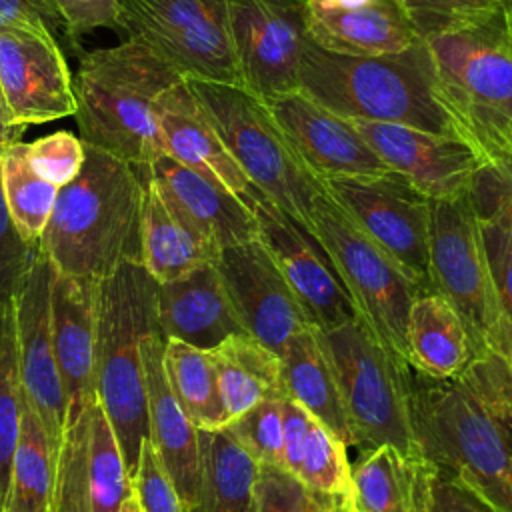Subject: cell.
<instances>
[{
    "label": "cell",
    "mask_w": 512,
    "mask_h": 512,
    "mask_svg": "<svg viewBox=\"0 0 512 512\" xmlns=\"http://www.w3.org/2000/svg\"><path fill=\"white\" fill-rule=\"evenodd\" d=\"M244 202L258 222V238L280 268L312 324L330 332L360 318L324 248L300 222L282 212L256 186Z\"/></svg>",
    "instance_id": "14"
},
{
    "label": "cell",
    "mask_w": 512,
    "mask_h": 512,
    "mask_svg": "<svg viewBox=\"0 0 512 512\" xmlns=\"http://www.w3.org/2000/svg\"><path fill=\"white\" fill-rule=\"evenodd\" d=\"M314 418L294 400L282 402V468L296 476Z\"/></svg>",
    "instance_id": "49"
},
{
    "label": "cell",
    "mask_w": 512,
    "mask_h": 512,
    "mask_svg": "<svg viewBox=\"0 0 512 512\" xmlns=\"http://www.w3.org/2000/svg\"><path fill=\"white\" fill-rule=\"evenodd\" d=\"M342 210L424 290H430V200L402 174L322 180ZM432 292V290H430Z\"/></svg>",
    "instance_id": "13"
},
{
    "label": "cell",
    "mask_w": 512,
    "mask_h": 512,
    "mask_svg": "<svg viewBox=\"0 0 512 512\" xmlns=\"http://www.w3.org/2000/svg\"><path fill=\"white\" fill-rule=\"evenodd\" d=\"M164 336L152 330L142 340L150 442L170 476L182 510L196 502L200 488L198 428L176 400L164 372Z\"/></svg>",
    "instance_id": "22"
},
{
    "label": "cell",
    "mask_w": 512,
    "mask_h": 512,
    "mask_svg": "<svg viewBox=\"0 0 512 512\" xmlns=\"http://www.w3.org/2000/svg\"><path fill=\"white\" fill-rule=\"evenodd\" d=\"M326 504L352 508L316 496L284 468L260 464L256 478V512H318Z\"/></svg>",
    "instance_id": "42"
},
{
    "label": "cell",
    "mask_w": 512,
    "mask_h": 512,
    "mask_svg": "<svg viewBox=\"0 0 512 512\" xmlns=\"http://www.w3.org/2000/svg\"><path fill=\"white\" fill-rule=\"evenodd\" d=\"M382 162L432 200L468 194L484 158L456 134H436L398 122L350 118Z\"/></svg>",
    "instance_id": "17"
},
{
    "label": "cell",
    "mask_w": 512,
    "mask_h": 512,
    "mask_svg": "<svg viewBox=\"0 0 512 512\" xmlns=\"http://www.w3.org/2000/svg\"><path fill=\"white\" fill-rule=\"evenodd\" d=\"M98 404V402H96ZM94 404V406H96ZM94 406L66 426L56 462L52 512H90L88 506V446Z\"/></svg>",
    "instance_id": "38"
},
{
    "label": "cell",
    "mask_w": 512,
    "mask_h": 512,
    "mask_svg": "<svg viewBox=\"0 0 512 512\" xmlns=\"http://www.w3.org/2000/svg\"><path fill=\"white\" fill-rule=\"evenodd\" d=\"M416 34L430 36L478 22L508 6L510 0H398Z\"/></svg>",
    "instance_id": "40"
},
{
    "label": "cell",
    "mask_w": 512,
    "mask_h": 512,
    "mask_svg": "<svg viewBox=\"0 0 512 512\" xmlns=\"http://www.w3.org/2000/svg\"><path fill=\"white\" fill-rule=\"evenodd\" d=\"M354 512H434L438 466L422 454L384 444L350 468Z\"/></svg>",
    "instance_id": "26"
},
{
    "label": "cell",
    "mask_w": 512,
    "mask_h": 512,
    "mask_svg": "<svg viewBox=\"0 0 512 512\" xmlns=\"http://www.w3.org/2000/svg\"><path fill=\"white\" fill-rule=\"evenodd\" d=\"M142 176V266L146 272L158 284H162L176 280L200 266L216 264L220 248L190 232L166 208L144 168Z\"/></svg>",
    "instance_id": "31"
},
{
    "label": "cell",
    "mask_w": 512,
    "mask_h": 512,
    "mask_svg": "<svg viewBox=\"0 0 512 512\" xmlns=\"http://www.w3.org/2000/svg\"><path fill=\"white\" fill-rule=\"evenodd\" d=\"M346 448L348 446L344 442L314 420L296 478L316 496L328 502L352 506V466L348 462Z\"/></svg>",
    "instance_id": "37"
},
{
    "label": "cell",
    "mask_w": 512,
    "mask_h": 512,
    "mask_svg": "<svg viewBox=\"0 0 512 512\" xmlns=\"http://www.w3.org/2000/svg\"><path fill=\"white\" fill-rule=\"evenodd\" d=\"M132 490L142 512H182L178 492L150 440H144L142 444L138 470L132 478Z\"/></svg>",
    "instance_id": "46"
},
{
    "label": "cell",
    "mask_w": 512,
    "mask_h": 512,
    "mask_svg": "<svg viewBox=\"0 0 512 512\" xmlns=\"http://www.w3.org/2000/svg\"><path fill=\"white\" fill-rule=\"evenodd\" d=\"M0 512H2V510H0Z\"/></svg>",
    "instance_id": "57"
},
{
    "label": "cell",
    "mask_w": 512,
    "mask_h": 512,
    "mask_svg": "<svg viewBox=\"0 0 512 512\" xmlns=\"http://www.w3.org/2000/svg\"><path fill=\"white\" fill-rule=\"evenodd\" d=\"M406 354L414 370L432 378H450L470 362L474 348L466 324L438 292L414 298L406 322Z\"/></svg>",
    "instance_id": "28"
},
{
    "label": "cell",
    "mask_w": 512,
    "mask_h": 512,
    "mask_svg": "<svg viewBox=\"0 0 512 512\" xmlns=\"http://www.w3.org/2000/svg\"><path fill=\"white\" fill-rule=\"evenodd\" d=\"M0 88L22 126L74 116L72 76L58 40L48 32L0 30Z\"/></svg>",
    "instance_id": "18"
},
{
    "label": "cell",
    "mask_w": 512,
    "mask_h": 512,
    "mask_svg": "<svg viewBox=\"0 0 512 512\" xmlns=\"http://www.w3.org/2000/svg\"><path fill=\"white\" fill-rule=\"evenodd\" d=\"M408 408L420 454L442 478L494 512H512V362L494 348L474 352L450 378L406 370Z\"/></svg>",
    "instance_id": "1"
},
{
    "label": "cell",
    "mask_w": 512,
    "mask_h": 512,
    "mask_svg": "<svg viewBox=\"0 0 512 512\" xmlns=\"http://www.w3.org/2000/svg\"><path fill=\"white\" fill-rule=\"evenodd\" d=\"M26 152L34 172L56 188L72 182L86 160L84 142L66 130H58L28 142Z\"/></svg>",
    "instance_id": "41"
},
{
    "label": "cell",
    "mask_w": 512,
    "mask_h": 512,
    "mask_svg": "<svg viewBox=\"0 0 512 512\" xmlns=\"http://www.w3.org/2000/svg\"><path fill=\"white\" fill-rule=\"evenodd\" d=\"M216 268L244 332L278 356L314 326L260 238L222 248Z\"/></svg>",
    "instance_id": "15"
},
{
    "label": "cell",
    "mask_w": 512,
    "mask_h": 512,
    "mask_svg": "<svg viewBox=\"0 0 512 512\" xmlns=\"http://www.w3.org/2000/svg\"><path fill=\"white\" fill-rule=\"evenodd\" d=\"M240 86L266 104L300 86L308 44V0H228Z\"/></svg>",
    "instance_id": "12"
},
{
    "label": "cell",
    "mask_w": 512,
    "mask_h": 512,
    "mask_svg": "<svg viewBox=\"0 0 512 512\" xmlns=\"http://www.w3.org/2000/svg\"><path fill=\"white\" fill-rule=\"evenodd\" d=\"M306 170L322 180L378 176L390 168L348 118L324 108L302 90L268 102Z\"/></svg>",
    "instance_id": "19"
},
{
    "label": "cell",
    "mask_w": 512,
    "mask_h": 512,
    "mask_svg": "<svg viewBox=\"0 0 512 512\" xmlns=\"http://www.w3.org/2000/svg\"><path fill=\"white\" fill-rule=\"evenodd\" d=\"M318 334L338 380L354 448L368 452L390 444L420 454L408 408L410 364L394 358L360 318L330 332L318 328Z\"/></svg>",
    "instance_id": "9"
},
{
    "label": "cell",
    "mask_w": 512,
    "mask_h": 512,
    "mask_svg": "<svg viewBox=\"0 0 512 512\" xmlns=\"http://www.w3.org/2000/svg\"><path fill=\"white\" fill-rule=\"evenodd\" d=\"M282 402L262 400L224 426L258 464L282 468Z\"/></svg>",
    "instance_id": "39"
},
{
    "label": "cell",
    "mask_w": 512,
    "mask_h": 512,
    "mask_svg": "<svg viewBox=\"0 0 512 512\" xmlns=\"http://www.w3.org/2000/svg\"><path fill=\"white\" fill-rule=\"evenodd\" d=\"M280 366L286 398L298 402L340 442L354 446L338 380L316 326H308L286 344Z\"/></svg>",
    "instance_id": "27"
},
{
    "label": "cell",
    "mask_w": 512,
    "mask_h": 512,
    "mask_svg": "<svg viewBox=\"0 0 512 512\" xmlns=\"http://www.w3.org/2000/svg\"><path fill=\"white\" fill-rule=\"evenodd\" d=\"M164 372L176 400L198 430L226 426L216 368L208 350L168 338L164 342Z\"/></svg>",
    "instance_id": "33"
},
{
    "label": "cell",
    "mask_w": 512,
    "mask_h": 512,
    "mask_svg": "<svg viewBox=\"0 0 512 512\" xmlns=\"http://www.w3.org/2000/svg\"><path fill=\"white\" fill-rule=\"evenodd\" d=\"M0 178L16 228L26 240L38 242L48 224L60 188L34 172L28 160L26 142L22 140L2 146Z\"/></svg>",
    "instance_id": "34"
},
{
    "label": "cell",
    "mask_w": 512,
    "mask_h": 512,
    "mask_svg": "<svg viewBox=\"0 0 512 512\" xmlns=\"http://www.w3.org/2000/svg\"><path fill=\"white\" fill-rule=\"evenodd\" d=\"M298 90L348 120L398 122L436 134H456L438 100L424 40L380 56L336 54L310 42Z\"/></svg>",
    "instance_id": "5"
},
{
    "label": "cell",
    "mask_w": 512,
    "mask_h": 512,
    "mask_svg": "<svg viewBox=\"0 0 512 512\" xmlns=\"http://www.w3.org/2000/svg\"><path fill=\"white\" fill-rule=\"evenodd\" d=\"M116 26L182 78L240 86L228 0H116Z\"/></svg>",
    "instance_id": "10"
},
{
    "label": "cell",
    "mask_w": 512,
    "mask_h": 512,
    "mask_svg": "<svg viewBox=\"0 0 512 512\" xmlns=\"http://www.w3.org/2000/svg\"><path fill=\"white\" fill-rule=\"evenodd\" d=\"M26 126L18 124L10 110H8V104L4 100V94H2V88H0V146H8L12 142H18L20 136L24 134Z\"/></svg>",
    "instance_id": "51"
},
{
    "label": "cell",
    "mask_w": 512,
    "mask_h": 512,
    "mask_svg": "<svg viewBox=\"0 0 512 512\" xmlns=\"http://www.w3.org/2000/svg\"><path fill=\"white\" fill-rule=\"evenodd\" d=\"M476 220L502 318L512 324V232L496 220Z\"/></svg>",
    "instance_id": "45"
},
{
    "label": "cell",
    "mask_w": 512,
    "mask_h": 512,
    "mask_svg": "<svg viewBox=\"0 0 512 512\" xmlns=\"http://www.w3.org/2000/svg\"><path fill=\"white\" fill-rule=\"evenodd\" d=\"M308 230L324 248L360 320L394 358L408 364V312L424 290L326 190L312 202Z\"/></svg>",
    "instance_id": "8"
},
{
    "label": "cell",
    "mask_w": 512,
    "mask_h": 512,
    "mask_svg": "<svg viewBox=\"0 0 512 512\" xmlns=\"http://www.w3.org/2000/svg\"><path fill=\"white\" fill-rule=\"evenodd\" d=\"M436 94L454 132L484 162L512 158V16L508 6L430 36Z\"/></svg>",
    "instance_id": "4"
},
{
    "label": "cell",
    "mask_w": 512,
    "mask_h": 512,
    "mask_svg": "<svg viewBox=\"0 0 512 512\" xmlns=\"http://www.w3.org/2000/svg\"><path fill=\"white\" fill-rule=\"evenodd\" d=\"M208 352L228 422L262 400L286 398L280 356L250 334H232Z\"/></svg>",
    "instance_id": "30"
},
{
    "label": "cell",
    "mask_w": 512,
    "mask_h": 512,
    "mask_svg": "<svg viewBox=\"0 0 512 512\" xmlns=\"http://www.w3.org/2000/svg\"><path fill=\"white\" fill-rule=\"evenodd\" d=\"M166 208L196 236L218 246L242 244L258 238L252 208L220 182H214L168 154L142 166Z\"/></svg>",
    "instance_id": "20"
},
{
    "label": "cell",
    "mask_w": 512,
    "mask_h": 512,
    "mask_svg": "<svg viewBox=\"0 0 512 512\" xmlns=\"http://www.w3.org/2000/svg\"><path fill=\"white\" fill-rule=\"evenodd\" d=\"M52 276L54 266L40 248L32 268L14 294V316L22 392L38 416L58 462L66 432V394L52 348Z\"/></svg>",
    "instance_id": "16"
},
{
    "label": "cell",
    "mask_w": 512,
    "mask_h": 512,
    "mask_svg": "<svg viewBox=\"0 0 512 512\" xmlns=\"http://www.w3.org/2000/svg\"><path fill=\"white\" fill-rule=\"evenodd\" d=\"M468 200L478 218L496 220L512 232V158L484 162L468 188Z\"/></svg>",
    "instance_id": "43"
},
{
    "label": "cell",
    "mask_w": 512,
    "mask_h": 512,
    "mask_svg": "<svg viewBox=\"0 0 512 512\" xmlns=\"http://www.w3.org/2000/svg\"><path fill=\"white\" fill-rule=\"evenodd\" d=\"M348 512H354V510H348Z\"/></svg>",
    "instance_id": "56"
},
{
    "label": "cell",
    "mask_w": 512,
    "mask_h": 512,
    "mask_svg": "<svg viewBox=\"0 0 512 512\" xmlns=\"http://www.w3.org/2000/svg\"><path fill=\"white\" fill-rule=\"evenodd\" d=\"M54 482L56 454L38 416L22 396L20 434L2 512H52Z\"/></svg>",
    "instance_id": "32"
},
{
    "label": "cell",
    "mask_w": 512,
    "mask_h": 512,
    "mask_svg": "<svg viewBox=\"0 0 512 512\" xmlns=\"http://www.w3.org/2000/svg\"><path fill=\"white\" fill-rule=\"evenodd\" d=\"M494 350H500V352L506 354L508 360L512 362V324L504 322L502 334H500V340H498V346H496Z\"/></svg>",
    "instance_id": "52"
},
{
    "label": "cell",
    "mask_w": 512,
    "mask_h": 512,
    "mask_svg": "<svg viewBox=\"0 0 512 512\" xmlns=\"http://www.w3.org/2000/svg\"><path fill=\"white\" fill-rule=\"evenodd\" d=\"M38 252L40 242L26 240L16 228L0 178V304L14 300V294L24 282Z\"/></svg>",
    "instance_id": "44"
},
{
    "label": "cell",
    "mask_w": 512,
    "mask_h": 512,
    "mask_svg": "<svg viewBox=\"0 0 512 512\" xmlns=\"http://www.w3.org/2000/svg\"><path fill=\"white\" fill-rule=\"evenodd\" d=\"M186 84L252 186L308 228L312 202L324 186L300 162L270 106L238 84L192 78Z\"/></svg>",
    "instance_id": "7"
},
{
    "label": "cell",
    "mask_w": 512,
    "mask_h": 512,
    "mask_svg": "<svg viewBox=\"0 0 512 512\" xmlns=\"http://www.w3.org/2000/svg\"><path fill=\"white\" fill-rule=\"evenodd\" d=\"M508 12H510V16H512V0L508 2Z\"/></svg>",
    "instance_id": "55"
},
{
    "label": "cell",
    "mask_w": 512,
    "mask_h": 512,
    "mask_svg": "<svg viewBox=\"0 0 512 512\" xmlns=\"http://www.w3.org/2000/svg\"><path fill=\"white\" fill-rule=\"evenodd\" d=\"M200 488L196 502L182 512H256L260 464L228 432L198 430Z\"/></svg>",
    "instance_id": "29"
},
{
    "label": "cell",
    "mask_w": 512,
    "mask_h": 512,
    "mask_svg": "<svg viewBox=\"0 0 512 512\" xmlns=\"http://www.w3.org/2000/svg\"><path fill=\"white\" fill-rule=\"evenodd\" d=\"M348 510H352V508H346V506H334V504H326V506H322L318 512H348Z\"/></svg>",
    "instance_id": "54"
},
{
    "label": "cell",
    "mask_w": 512,
    "mask_h": 512,
    "mask_svg": "<svg viewBox=\"0 0 512 512\" xmlns=\"http://www.w3.org/2000/svg\"><path fill=\"white\" fill-rule=\"evenodd\" d=\"M52 4L74 48H78L80 38L92 30L116 26V0H52Z\"/></svg>",
    "instance_id": "47"
},
{
    "label": "cell",
    "mask_w": 512,
    "mask_h": 512,
    "mask_svg": "<svg viewBox=\"0 0 512 512\" xmlns=\"http://www.w3.org/2000/svg\"><path fill=\"white\" fill-rule=\"evenodd\" d=\"M120 512H142L140 510V506H138V500H136V496L132 494L124 504H122V510Z\"/></svg>",
    "instance_id": "53"
},
{
    "label": "cell",
    "mask_w": 512,
    "mask_h": 512,
    "mask_svg": "<svg viewBox=\"0 0 512 512\" xmlns=\"http://www.w3.org/2000/svg\"><path fill=\"white\" fill-rule=\"evenodd\" d=\"M308 32L320 48L348 56L402 52L422 40L398 0H308Z\"/></svg>",
    "instance_id": "23"
},
{
    "label": "cell",
    "mask_w": 512,
    "mask_h": 512,
    "mask_svg": "<svg viewBox=\"0 0 512 512\" xmlns=\"http://www.w3.org/2000/svg\"><path fill=\"white\" fill-rule=\"evenodd\" d=\"M162 150L190 170L220 182L238 198H246L252 182L222 144L204 116L186 78L172 84L156 104Z\"/></svg>",
    "instance_id": "25"
},
{
    "label": "cell",
    "mask_w": 512,
    "mask_h": 512,
    "mask_svg": "<svg viewBox=\"0 0 512 512\" xmlns=\"http://www.w3.org/2000/svg\"><path fill=\"white\" fill-rule=\"evenodd\" d=\"M434 512H494L470 490L438 476L434 486Z\"/></svg>",
    "instance_id": "50"
},
{
    "label": "cell",
    "mask_w": 512,
    "mask_h": 512,
    "mask_svg": "<svg viewBox=\"0 0 512 512\" xmlns=\"http://www.w3.org/2000/svg\"><path fill=\"white\" fill-rule=\"evenodd\" d=\"M86 146L78 176L58 190L40 248L56 272L102 280L142 264V168Z\"/></svg>",
    "instance_id": "2"
},
{
    "label": "cell",
    "mask_w": 512,
    "mask_h": 512,
    "mask_svg": "<svg viewBox=\"0 0 512 512\" xmlns=\"http://www.w3.org/2000/svg\"><path fill=\"white\" fill-rule=\"evenodd\" d=\"M184 80L136 38L82 56L74 84L78 138L128 164L164 154L156 120L158 98Z\"/></svg>",
    "instance_id": "3"
},
{
    "label": "cell",
    "mask_w": 512,
    "mask_h": 512,
    "mask_svg": "<svg viewBox=\"0 0 512 512\" xmlns=\"http://www.w3.org/2000/svg\"><path fill=\"white\" fill-rule=\"evenodd\" d=\"M156 320L164 340L174 338L200 350H212L244 332L216 264L158 284Z\"/></svg>",
    "instance_id": "24"
},
{
    "label": "cell",
    "mask_w": 512,
    "mask_h": 512,
    "mask_svg": "<svg viewBox=\"0 0 512 512\" xmlns=\"http://www.w3.org/2000/svg\"><path fill=\"white\" fill-rule=\"evenodd\" d=\"M134 494L116 434L100 408L94 406L88 446V506L90 512H120Z\"/></svg>",
    "instance_id": "35"
},
{
    "label": "cell",
    "mask_w": 512,
    "mask_h": 512,
    "mask_svg": "<svg viewBox=\"0 0 512 512\" xmlns=\"http://www.w3.org/2000/svg\"><path fill=\"white\" fill-rule=\"evenodd\" d=\"M22 396L14 300H8L0 304V510L8 492L12 456L20 434Z\"/></svg>",
    "instance_id": "36"
},
{
    "label": "cell",
    "mask_w": 512,
    "mask_h": 512,
    "mask_svg": "<svg viewBox=\"0 0 512 512\" xmlns=\"http://www.w3.org/2000/svg\"><path fill=\"white\" fill-rule=\"evenodd\" d=\"M428 274L430 290L444 296L466 324L474 352L496 348L504 318L468 194L430 200Z\"/></svg>",
    "instance_id": "11"
},
{
    "label": "cell",
    "mask_w": 512,
    "mask_h": 512,
    "mask_svg": "<svg viewBox=\"0 0 512 512\" xmlns=\"http://www.w3.org/2000/svg\"><path fill=\"white\" fill-rule=\"evenodd\" d=\"M156 288L158 282L134 262L98 280L96 396L116 434L130 478L138 470L142 444L150 438L142 340L148 332L160 330Z\"/></svg>",
    "instance_id": "6"
},
{
    "label": "cell",
    "mask_w": 512,
    "mask_h": 512,
    "mask_svg": "<svg viewBox=\"0 0 512 512\" xmlns=\"http://www.w3.org/2000/svg\"><path fill=\"white\" fill-rule=\"evenodd\" d=\"M26 28L66 36L62 18L52 0H0V30Z\"/></svg>",
    "instance_id": "48"
},
{
    "label": "cell",
    "mask_w": 512,
    "mask_h": 512,
    "mask_svg": "<svg viewBox=\"0 0 512 512\" xmlns=\"http://www.w3.org/2000/svg\"><path fill=\"white\" fill-rule=\"evenodd\" d=\"M98 280L54 270L50 290L52 348L66 394V426L98 402L94 380Z\"/></svg>",
    "instance_id": "21"
}]
</instances>
